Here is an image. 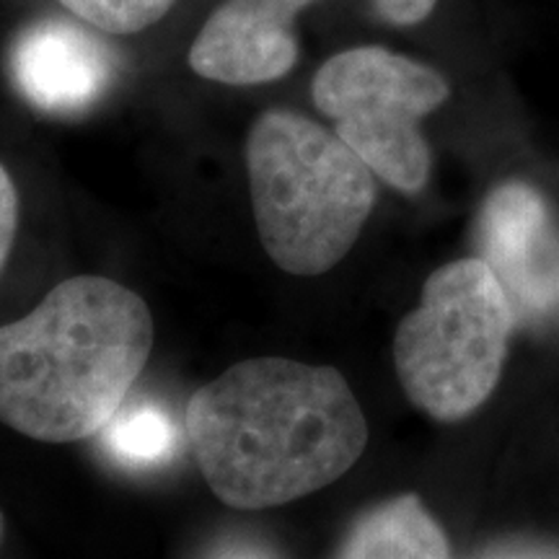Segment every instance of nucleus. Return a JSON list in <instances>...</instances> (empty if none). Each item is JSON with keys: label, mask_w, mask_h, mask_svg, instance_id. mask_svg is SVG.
<instances>
[{"label": "nucleus", "mask_w": 559, "mask_h": 559, "mask_svg": "<svg viewBox=\"0 0 559 559\" xmlns=\"http://www.w3.org/2000/svg\"><path fill=\"white\" fill-rule=\"evenodd\" d=\"M207 487L239 510L277 508L337 481L368 445V423L337 368L251 358L192 394L185 412Z\"/></svg>", "instance_id": "f257e3e1"}, {"label": "nucleus", "mask_w": 559, "mask_h": 559, "mask_svg": "<svg viewBox=\"0 0 559 559\" xmlns=\"http://www.w3.org/2000/svg\"><path fill=\"white\" fill-rule=\"evenodd\" d=\"M156 326L135 290L109 277L62 280L0 326V423L41 443L99 436L151 358Z\"/></svg>", "instance_id": "f03ea898"}, {"label": "nucleus", "mask_w": 559, "mask_h": 559, "mask_svg": "<svg viewBox=\"0 0 559 559\" xmlns=\"http://www.w3.org/2000/svg\"><path fill=\"white\" fill-rule=\"evenodd\" d=\"M247 169L260 241L288 275H324L345 260L376 205V174L358 153L288 109L254 122Z\"/></svg>", "instance_id": "7ed1b4c3"}, {"label": "nucleus", "mask_w": 559, "mask_h": 559, "mask_svg": "<svg viewBox=\"0 0 559 559\" xmlns=\"http://www.w3.org/2000/svg\"><path fill=\"white\" fill-rule=\"evenodd\" d=\"M515 309L481 257L432 272L394 337L407 400L440 423L469 417L498 386Z\"/></svg>", "instance_id": "20e7f679"}, {"label": "nucleus", "mask_w": 559, "mask_h": 559, "mask_svg": "<svg viewBox=\"0 0 559 559\" xmlns=\"http://www.w3.org/2000/svg\"><path fill=\"white\" fill-rule=\"evenodd\" d=\"M436 68L386 47H353L317 70L311 96L334 132L376 177L404 194L430 179V148L419 120L449 99Z\"/></svg>", "instance_id": "39448f33"}, {"label": "nucleus", "mask_w": 559, "mask_h": 559, "mask_svg": "<svg viewBox=\"0 0 559 559\" xmlns=\"http://www.w3.org/2000/svg\"><path fill=\"white\" fill-rule=\"evenodd\" d=\"M479 257L513 304L515 317H539L559 300V241L547 202L523 181L489 192L477 221Z\"/></svg>", "instance_id": "423d86ee"}, {"label": "nucleus", "mask_w": 559, "mask_h": 559, "mask_svg": "<svg viewBox=\"0 0 559 559\" xmlns=\"http://www.w3.org/2000/svg\"><path fill=\"white\" fill-rule=\"evenodd\" d=\"M313 0H226L205 21L190 66L207 81L257 86L288 75L298 60L296 16Z\"/></svg>", "instance_id": "0eeeda50"}, {"label": "nucleus", "mask_w": 559, "mask_h": 559, "mask_svg": "<svg viewBox=\"0 0 559 559\" xmlns=\"http://www.w3.org/2000/svg\"><path fill=\"white\" fill-rule=\"evenodd\" d=\"M11 73L34 107L75 115L107 91L115 55L102 39L66 21H41L16 41Z\"/></svg>", "instance_id": "6e6552de"}, {"label": "nucleus", "mask_w": 559, "mask_h": 559, "mask_svg": "<svg viewBox=\"0 0 559 559\" xmlns=\"http://www.w3.org/2000/svg\"><path fill=\"white\" fill-rule=\"evenodd\" d=\"M337 559H451L449 539L417 495L381 502L355 523Z\"/></svg>", "instance_id": "1a4fd4ad"}, {"label": "nucleus", "mask_w": 559, "mask_h": 559, "mask_svg": "<svg viewBox=\"0 0 559 559\" xmlns=\"http://www.w3.org/2000/svg\"><path fill=\"white\" fill-rule=\"evenodd\" d=\"M99 436L107 456L128 469H156L177 459L181 451L177 419L169 409L148 400L124 402Z\"/></svg>", "instance_id": "9d476101"}, {"label": "nucleus", "mask_w": 559, "mask_h": 559, "mask_svg": "<svg viewBox=\"0 0 559 559\" xmlns=\"http://www.w3.org/2000/svg\"><path fill=\"white\" fill-rule=\"evenodd\" d=\"M66 9L107 34H135L166 16L174 0H60Z\"/></svg>", "instance_id": "9b49d317"}, {"label": "nucleus", "mask_w": 559, "mask_h": 559, "mask_svg": "<svg viewBox=\"0 0 559 559\" xmlns=\"http://www.w3.org/2000/svg\"><path fill=\"white\" fill-rule=\"evenodd\" d=\"M19 226V194L13 187V179L9 171L0 164V272H3L9 254L13 249V239H16Z\"/></svg>", "instance_id": "f8f14e48"}, {"label": "nucleus", "mask_w": 559, "mask_h": 559, "mask_svg": "<svg viewBox=\"0 0 559 559\" xmlns=\"http://www.w3.org/2000/svg\"><path fill=\"white\" fill-rule=\"evenodd\" d=\"M373 3L389 24L415 26L430 16L438 0H373Z\"/></svg>", "instance_id": "ddd939ff"}, {"label": "nucleus", "mask_w": 559, "mask_h": 559, "mask_svg": "<svg viewBox=\"0 0 559 559\" xmlns=\"http://www.w3.org/2000/svg\"><path fill=\"white\" fill-rule=\"evenodd\" d=\"M223 559H262V557L251 555V551H234V555H226Z\"/></svg>", "instance_id": "4468645a"}, {"label": "nucleus", "mask_w": 559, "mask_h": 559, "mask_svg": "<svg viewBox=\"0 0 559 559\" xmlns=\"http://www.w3.org/2000/svg\"><path fill=\"white\" fill-rule=\"evenodd\" d=\"M0 539H3V513H0Z\"/></svg>", "instance_id": "2eb2a0df"}]
</instances>
